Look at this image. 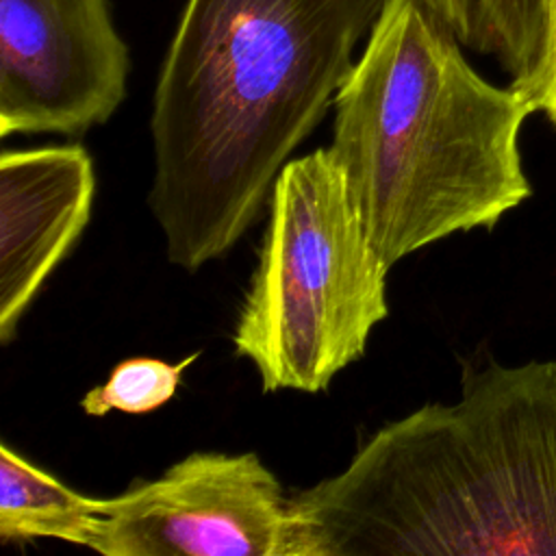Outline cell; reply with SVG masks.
<instances>
[{
  "mask_svg": "<svg viewBox=\"0 0 556 556\" xmlns=\"http://www.w3.org/2000/svg\"><path fill=\"white\" fill-rule=\"evenodd\" d=\"M96 174L80 143L0 154V343L91 217Z\"/></svg>",
  "mask_w": 556,
  "mask_h": 556,
  "instance_id": "52a82bcc",
  "label": "cell"
},
{
  "mask_svg": "<svg viewBox=\"0 0 556 556\" xmlns=\"http://www.w3.org/2000/svg\"><path fill=\"white\" fill-rule=\"evenodd\" d=\"M295 556H556V358L465 371L291 497Z\"/></svg>",
  "mask_w": 556,
  "mask_h": 556,
  "instance_id": "7a4b0ae2",
  "label": "cell"
},
{
  "mask_svg": "<svg viewBox=\"0 0 556 556\" xmlns=\"http://www.w3.org/2000/svg\"><path fill=\"white\" fill-rule=\"evenodd\" d=\"M332 109L328 150L389 267L532 195L519 152L532 100L480 76L417 0L384 2Z\"/></svg>",
  "mask_w": 556,
  "mask_h": 556,
  "instance_id": "3957f363",
  "label": "cell"
},
{
  "mask_svg": "<svg viewBox=\"0 0 556 556\" xmlns=\"http://www.w3.org/2000/svg\"><path fill=\"white\" fill-rule=\"evenodd\" d=\"M526 96L532 100L534 109L556 126V0H549L545 52Z\"/></svg>",
  "mask_w": 556,
  "mask_h": 556,
  "instance_id": "8fae6325",
  "label": "cell"
},
{
  "mask_svg": "<svg viewBox=\"0 0 556 556\" xmlns=\"http://www.w3.org/2000/svg\"><path fill=\"white\" fill-rule=\"evenodd\" d=\"M109 0H0V137L83 135L126 98Z\"/></svg>",
  "mask_w": 556,
  "mask_h": 556,
  "instance_id": "8992f818",
  "label": "cell"
},
{
  "mask_svg": "<svg viewBox=\"0 0 556 556\" xmlns=\"http://www.w3.org/2000/svg\"><path fill=\"white\" fill-rule=\"evenodd\" d=\"M463 48L491 56L528 93L545 52L549 0H417Z\"/></svg>",
  "mask_w": 556,
  "mask_h": 556,
  "instance_id": "9c48e42d",
  "label": "cell"
},
{
  "mask_svg": "<svg viewBox=\"0 0 556 556\" xmlns=\"http://www.w3.org/2000/svg\"><path fill=\"white\" fill-rule=\"evenodd\" d=\"M104 556H295L291 497L254 452H193L104 500Z\"/></svg>",
  "mask_w": 556,
  "mask_h": 556,
  "instance_id": "5b68a950",
  "label": "cell"
},
{
  "mask_svg": "<svg viewBox=\"0 0 556 556\" xmlns=\"http://www.w3.org/2000/svg\"><path fill=\"white\" fill-rule=\"evenodd\" d=\"M104 500L80 495L0 443V539H56L93 549Z\"/></svg>",
  "mask_w": 556,
  "mask_h": 556,
  "instance_id": "ba28073f",
  "label": "cell"
},
{
  "mask_svg": "<svg viewBox=\"0 0 556 556\" xmlns=\"http://www.w3.org/2000/svg\"><path fill=\"white\" fill-rule=\"evenodd\" d=\"M384 2H185L150 113L148 206L172 265L195 271L254 224Z\"/></svg>",
  "mask_w": 556,
  "mask_h": 556,
  "instance_id": "6da1fadb",
  "label": "cell"
},
{
  "mask_svg": "<svg viewBox=\"0 0 556 556\" xmlns=\"http://www.w3.org/2000/svg\"><path fill=\"white\" fill-rule=\"evenodd\" d=\"M200 354L202 352H193L178 363L148 356L126 358L113 367L102 384L83 395L80 408L89 417H104L111 410L128 415L152 413L176 395L182 371L193 365Z\"/></svg>",
  "mask_w": 556,
  "mask_h": 556,
  "instance_id": "30bf717a",
  "label": "cell"
},
{
  "mask_svg": "<svg viewBox=\"0 0 556 556\" xmlns=\"http://www.w3.org/2000/svg\"><path fill=\"white\" fill-rule=\"evenodd\" d=\"M389 265L328 148L285 163L235 332L263 391H324L389 315Z\"/></svg>",
  "mask_w": 556,
  "mask_h": 556,
  "instance_id": "277c9868",
  "label": "cell"
}]
</instances>
